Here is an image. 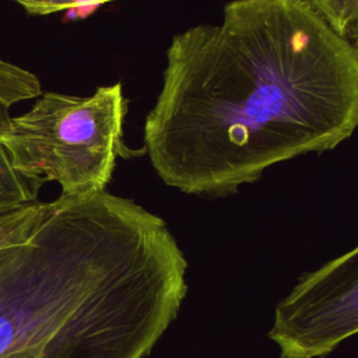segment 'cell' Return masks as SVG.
Returning a JSON list of instances; mask_svg holds the SVG:
<instances>
[{"instance_id": "6da1fadb", "label": "cell", "mask_w": 358, "mask_h": 358, "mask_svg": "<svg viewBox=\"0 0 358 358\" xmlns=\"http://www.w3.org/2000/svg\"><path fill=\"white\" fill-rule=\"evenodd\" d=\"M358 129V55L306 0H234L173 36L144 124L158 176L222 196Z\"/></svg>"}, {"instance_id": "7a4b0ae2", "label": "cell", "mask_w": 358, "mask_h": 358, "mask_svg": "<svg viewBox=\"0 0 358 358\" xmlns=\"http://www.w3.org/2000/svg\"><path fill=\"white\" fill-rule=\"evenodd\" d=\"M187 262L165 221L106 190L0 217V358H145Z\"/></svg>"}, {"instance_id": "3957f363", "label": "cell", "mask_w": 358, "mask_h": 358, "mask_svg": "<svg viewBox=\"0 0 358 358\" xmlns=\"http://www.w3.org/2000/svg\"><path fill=\"white\" fill-rule=\"evenodd\" d=\"M126 112L120 83L88 96L48 91L28 112L11 117L3 144L17 171L57 182L64 196L102 192L123 154Z\"/></svg>"}, {"instance_id": "277c9868", "label": "cell", "mask_w": 358, "mask_h": 358, "mask_svg": "<svg viewBox=\"0 0 358 358\" xmlns=\"http://www.w3.org/2000/svg\"><path fill=\"white\" fill-rule=\"evenodd\" d=\"M358 334V245L303 274L275 305L268 338L280 358H323Z\"/></svg>"}, {"instance_id": "5b68a950", "label": "cell", "mask_w": 358, "mask_h": 358, "mask_svg": "<svg viewBox=\"0 0 358 358\" xmlns=\"http://www.w3.org/2000/svg\"><path fill=\"white\" fill-rule=\"evenodd\" d=\"M41 94V83L34 73L0 59V217L36 201L39 189L45 185L43 180L17 171L3 144L4 131L11 120V106Z\"/></svg>"}, {"instance_id": "8992f818", "label": "cell", "mask_w": 358, "mask_h": 358, "mask_svg": "<svg viewBox=\"0 0 358 358\" xmlns=\"http://www.w3.org/2000/svg\"><path fill=\"white\" fill-rule=\"evenodd\" d=\"M341 36L358 22V0H306Z\"/></svg>"}, {"instance_id": "52a82bcc", "label": "cell", "mask_w": 358, "mask_h": 358, "mask_svg": "<svg viewBox=\"0 0 358 358\" xmlns=\"http://www.w3.org/2000/svg\"><path fill=\"white\" fill-rule=\"evenodd\" d=\"M29 14L46 15L57 11H69L71 17L84 18L98 7L115 0H15Z\"/></svg>"}, {"instance_id": "ba28073f", "label": "cell", "mask_w": 358, "mask_h": 358, "mask_svg": "<svg viewBox=\"0 0 358 358\" xmlns=\"http://www.w3.org/2000/svg\"><path fill=\"white\" fill-rule=\"evenodd\" d=\"M344 38L350 42V45L354 48V50L358 55V22H355L344 35Z\"/></svg>"}]
</instances>
